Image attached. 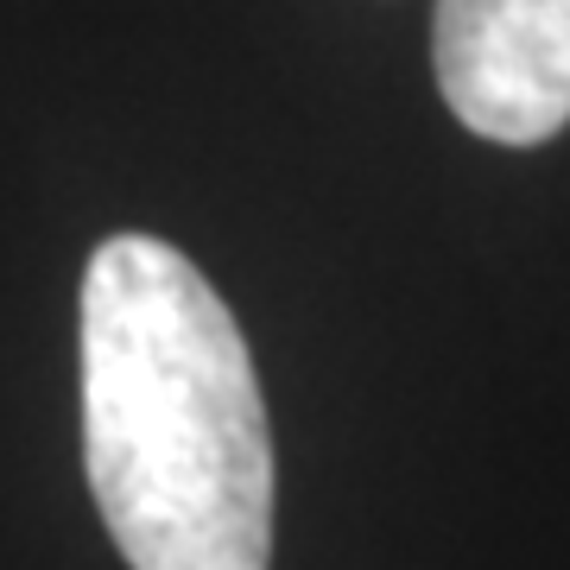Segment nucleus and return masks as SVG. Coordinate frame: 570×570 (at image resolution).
<instances>
[{"instance_id":"obj_1","label":"nucleus","mask_w":570,"mask_h":570,"mask_svg":"<svg viewBox=\"0 0 570 570\" xmlns=\"http://www.w3.org/2000/svg\"><path fill=\"white\" fill-rule=\"evenodd\" d=\"M82 463L127 570H266L273 431L216 285L159 235L82 273Z\"/></svg>"},{"instance_id":"obj_2","label":"nucleus","mask_w":570,"mask_h":570,"mask_svg":"<svg viewBox=\"0 0 570 570\" xmlns=\"http://www.w3.org/2000/svg\"><path fill=\"white\" fill-rule=\"evenodd\" d=\"M431 63L482 140L539 146L570 127V0H438Z\"/></svg>"}]
</instances>
